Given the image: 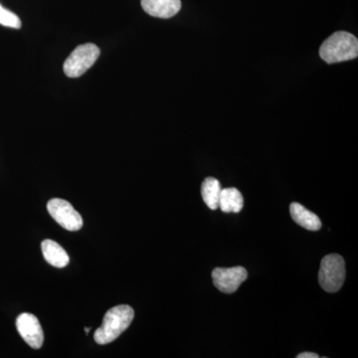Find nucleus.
I'll return each instance as SVG.
<instances>
[{
  "label": "nucleus",
  "instance_id": "f257e3e1",
  "mask_svg": "<svg viewBox=\"0 0 358 358\" xmlns=\"http://www.w3.org/2000/svg\"><path fill=\"white\" fill-rule=\"evenodd\" d=\"M134 312L128 305H120L106 313L102 326L94 334V339L98 345H103L113 343L133 322Z\"/></svg>",
  "mask_w": 358,
  "mask_h": 358
},
{
  "label": "nucleus",
  "instance_id": "f03ea898",
  "mask_svg": "<svg viewBox=\"0 0 358 358\" xmlns=\"http://www.w3.org/2000/svg\"><path fill=\"white\" fill-rule=\"evenodd\" d=\"M358 55V40L352 33H334L322 44L320 56L329 64L352 60Z\"/></svg>",
  "mask_w": 358,
  "mask_h": 358
},
{
  "label": "nucleus",
  "instance_id": "7ed1b4c3",
  "mask_svg": "<svg viewBox=\"0 0 358 358\" xmlns=\"http://www.w3.org/2000/svg\"><path fill=\"white\" fill-rule=\"evenodd\" d=\"M345 280V263L343 257L331 254L324 257L320 263L319 282L327 293H336Z\"/></svg>",
  "mask_w": 358,
  "mask_h": 358
},
{
  "label": "nucleus",
  "instance_id": "20e7f679",
  "mask_svg": "<svg viewBox=\"0 0 358 358\" xmlns=\"http://www.w3.org/2000/svg\"><path fill=\"white\" fill-rule=\"evenodd\" d=\"M101 50L96 45L86 43L79 45L66 59L63 69L66 76L79 78L84 75L100 57Z\"/></svg>",
  "mask_w": 358,
  "mask_h": 358
},
{
  "label": "nucleus",
  "instance_id": "39448f33",
  "mask_svg": "<svg viewBox=\"0 0 358 358\" xmlns=\"http://www.w3.org/2000/svg\"><path fill=\"white\" fill-rule=\"evenodd\" d=\"M47 209L52 218L66 230L78 231L83 227V218L70 202L53 199L47 204Z\"/></svg>",
  "mask_w": 358,
  "mask_h": 358
},
{
  "label": "nucleus",
  "instance_id": "423d86ee",
  "mask_svg": "<svg viewBox=\"0 0 358 358\" xmlns=\"http://www.w3.org/2000/svg\"><path fill=\"white\" fill-rule=\"evenodd\" d=\"M248 272L243 267L216 268L212 272V279L219 291L232 294L237 291L242 282L246 281Z\"/></svg>",
  "mask_w": 358,
  "mask_h": 358
},
{
  "label": "nucleus",
  "instance_id": "0eeeda50",
  "mask_svg": "<svg viewBox=\"0 0 358 358\" xmlns=\"http://www.w3.org/2000/svg\"><path fill=\"white\" fill-rule=\"evenodd\" d=\"M16 327L21 338L34 350H39L44 343V334L38 319L32 313H23L16 320Z\"/></svg>",
  "mask_w": 358,
  "mask_h": 358
},
{
  "label": "nucleus",
  "instance_id": "6e6552de",
  "mask_svg": "<svg viewBox=\"0 0 358 358\" xmlns=\"http://www.w3.org/2000/svg\"><path fill=\"white\" fill-rule=\"evenodd\" d=\"M141 7L150 16L157 18L173 17L181 9L180 0H141Z\"/></svg>",
  "mask_w": 358,
  "mask_h": 358
},
{
  "label": "nucleus",
  "instance_id": "1a4fd4ad",
  "mask_svg": "<svg viewBox=\"0 0 358 358\" xmlns=\"http://www.w3.org/2000/svg\"><path fill=\"white\" fill-rule=\"evenodd\" d=\"M41 249L45 260L53 267L64 268L70 262L67 252L53 240H44L41 244Z\"/></svg>",
  "mask_w": 358,
  "mask_h": 358
},
{
  "label": "nucleus",
  "instance_id": "9d476101",
  "mask_svg": "<svg viewBox=\"0 0 358 358\" xmlns=\"http://www.w3.org/2000/svg\"><path fill=\"white\" fill-rule=\"evenodd\" d=\"M289 213L296 224L310 231H317L322 228V222L317 215L313 212L308 210L303 205L298 202H293L289 206Z\"/></svg>",
  "mask_w": 358,
  "mask_h": 358
},
{
  "label": "nucleus",
  "instance_id": "9b49d317",
  "mask_svg": "<svg viewBox=\"0 0 358 358\" xmlns=\"http://www.w3.org/2000/svg\"><path fill=\"white\" fill-rule=\"evenodd\" d=\"M244 199L242 193L235 187L224 188L219 199V208L224 213H239L243 209Z\"/></svg>",
  "mask_w": 358,
  "mask_h": 358
},
{
  "label": "nucleus",
  "instance_id": "f8f14e48",
  "mask_svg": "<svg viewBox=\"0 0 358 358\" xmlns=\"http://www.w3.org/2000/svg\"><path fill=\"white\" fill-rule=\"evenodd\" d=\"M221 188L218 179L207 178L201 185L202 199L211 210L219 208V199H220Z\"/></svg>",
  "mask_w": 358,
  "mask_h": 358
},
{
  "label": "nucleus",
  "instance_id": "ddd939ff",
  "mask_svg": "<svg viewBox=\"0 0 358 358\" xmlns=\"http://www.w3.org/2000/svg\"><path fill=\"white\" fill-rule=\"evenodd\" d=\"M0 24L14 29H20L21 20L15 13H11L0 4Z\"/></svg>",
  "mask_w": 358,
  "mask_h": 358
},
{
  "label": "nucleus",
  "instance_id": "4468645a",
  "mask_svg": "<svg viewBox=\"0 0 358 358\" xmlns=\"http://www.w3.org/2000/svg\"><path fill=\"white\" fill-rule=\"evenodd\" d=\"M298 358H317L319 357V355H317V353L313 352H303L300 353V355L296 357Z\"/></svg>",
  "mask_w": 358,
  "mask_h": 358
},
{
  "label": "nucleus",
  "instance_id": "2eb2a0df",
  "mask_svg": "<svg viewBox=\"0 0 358 358\" xmlns=\"http://www.w3.org/2000/svg\"><path fill=\"white\" fill-rule=\"evenodd\" d=\"M85 331H86V334H88L89 331H91V327H85Z\"/></svg>",
  "mask_w": 358,
  "mask_h": 358
}]
</instances>
